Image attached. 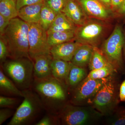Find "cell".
<instances>
[{"mask_svg":"<svg viewBox=\"0 0 125 125\" xmlns=\"http://www.w3.org/2000/svg\"><path fill=\"white\" fill-rule=\"evenodd\" d=\"M103 116L92 106L69 103L58 115L60 125H92L99 123Z\"/></svg>","mask_w":125,"mask_h":125,"instance_id":"obj_6","label":"cell"},{"mask_svg":"<svg viewBox=\"0 0 125 125\" xmlns=\"http://www.w3.org/2000/svg\"><path fill=\"white\" fill-rule=\"evenodd\" d=\"M120 74L116 72L105 78L91 105L104 116L111 115L121 102L119 97L121 83Z\"/></svg>","mask_w":125,"mask_h":125,"instance_id":"obj_3","label":"cell"},{"mask_svg":"<svg viewBox=\"0 0 125 125\" xmlns=\"http://www.w3.org/2000/svg\"><path fill=\"white\" fill-rule=\"evenodd\" d=\"M32 88L39 96L48 113L58 116L70 103V93L67 86L52 76L34 79Z\"/></svg>","mask_w":125,"mask_h":125,"instance_id":"obj_1","label":"cell"},{"mask_svg":"<svg viewBox=\"0 0 125 125\" xmlns=\"http://www.w3.org/2000/svg\"><path fill=\"white\" fill-rule=\"evenodd\" d=\"M44 1L26 6L18 10V17L28 23H38Z\"/></svg>","mask_w":125,"mask_h":125,"instance_id":"obj_15","label":"cell"},{"mask_svg":"<svg viewBox=\"0 0 125 125\" xmlns=\"http://www.w3.org/2000/svg\"><path fill=\"white\" fill-rule=\"evenodd\" d=\"M1 0H0V1H1ZM14 0L15 1H16V0Z\"/></svg>","mask_w":125,"mask_h":125,"instance_id":"obj_40","label":"cell"},{"mask_svg":"<svg viewBox=\"0 0 125 125\" xmlns=\"http://www.w3.org/2000/svg\"><path fill=\"white\" fill-rule=\"evenodd\" d=\"M107 117L108 125H125V107L118 106L112 114Z\"/></svg>","mask_w":125,"mask_h":125,"instance_id":"obj_26","label":"cell"},{"mask_svg":"<svg viewBox=\"0 0 125 125\" xmlns=\"http://www.w3.org/2000/svg\"><path fill=\"white\" fill-rule=\"evenodd\" d=\"M124 0H111V9L113 12H114L115 15L116 12L123 5Z\"/></svg>","mask_w":125,"mask_h":125,"instance_id":"obj_34","label":"cell"},{"mask_svg":"<svg viewBox=\"0 0 125 125\" xmlns=\"http://www.w3.org/2000/svg\"><path fill=\"white\" fill-rule=\"evenodd\" d=\"M22 91L23 100L7 125H34L46 112L39 96L32 88Z\"/></svg>","mask_w":125,"mask_h":125,"instance_id":"obj_4","label":"cell"},{"mask_svg":"<svg viewBox=\"0 0 125 125\" xmlns=\"http://www.w3.org/2000/svg\"><path fill=\"white\" fill-rule=\"evenodd\" d=\"M104 21L89 19L84 24L77 27L75 31L74 40L82 45L97 47L106 30Z\"/></svg>","mask_w":125,"mask_h":125,"instance_id":"obj_8","label":"cell"},{"mask_svg":"<svg viewBox=\"0 0 125 125\" xmlns=\"http://www.w3.org/2000/svg\"><path fill=\"white\" fill-rule=\"evenodd\" d=\"M123 31L124 36V45L123 49V56L125 64V28L124 29H123Z\"/></svg>","mask_w":125,"mask_h":125,"instance_id":"obj_38","label":"cell"},{"mask_svg":"<svg viewBox=\"0 0 125 125\" xmlns=\"http://www.w3.org/2000/svg\"><path fill=\"white\" fill-rule=\"evenodd\" d=\"M105 78L84 79L71 93L70 103L78 106H91Z\"/></svg>","mask_w":125,"mask_h":125,"instance_id":"obj_9","label":"cell"},{"mask_svg":"<svg viewBox=\"0 0 125 125\" xmlns=\"http://www.w3.org/2000/svg\"><path fill=\"white\" fill-rule=\"evenodd\" d=\"M44 1V0H16V9L18 10L22 7Z\"/></svg>","mask_w":125,"mask_h":125,"instance_id":"obj_32","label":"cell"},{"mask_svg":"<svg viewBox=\"0 0 125 125\" xmlns=\"http://www.w3.org/2000/svg\"><path fill=\"white\" fill-rule=\"evenodd\" d=\"M120 101L125 102V79L121 83L119 89Z\"/></svg>","mask_w":125,"mask_h":125,"instance_id":"obj_35","label":"cell"},{"mask_svg":"<svg viewBox=\"0 0 125 125\" xmlns=\"http://www.w3.org/2000/svg\"><path fill=\"white\" fill-rule=\"evenodd\" d=\"M9 57V48L7 43L4 39L0 37V61L1 64L7 60Z\"/></svg>","mask_w":125,"mask_h":125,"instance_id":"obj_30","label":"cell"},{"mask_svg":"<svg viewBox=\"0 0 125 125\" xmlns=\"http://www.w3.org/2000/svg\"><path fill=\"white\" fill-rule=\"evenodd\" d=\"M81 45L73 40L55 45L51 47V54L53 59L71 62Z\"/></svg>","mask_w":125,"mask_h":125,"instance_id":"obj_12","label":"cell"},{"mask_svg":"<svg viewBox=\"0 0 125 125\" xmlns=\"http://www.w3.org/2000/svg\"><path fill=\"white\" fill-rule=\"evenodd\" d=\"M94 47L87 45H82L78 47L70 62L79 67H88Z\"/></svg>","mask_w":125,"mask_h":125,"instance_id":"obj_19","label":"cell"},{"mask_svg":"<svg viewBox=\"0 0 125 125\" xmlns=\"http://www.w3.org/2000/svg\"><path fill=\"white\" fill-rule=\"evenodd\" d=\"M29 24L20 18L17 17L10 21L4 34L0 37L7 43L10 58H31L29 54Z\"/></svg>","mask_w":125,"mask_h":125,"instance_id":"obj_2","label":"cell"},{"mask_svg":"<svg viewBox=\"0 0 125 125\" xmlns=\"http://www.w3.org/2000/svg\"><path fill=\"white\" fill-rule=\"evenodd\" d=\"M110 64L101 49L97 47H94L88 66L90 71L101 69Z\"/></svg>","mask_w":125,"mask_h":125,"instance_id":"obj_22","label":"cell"},{"mask_svg":"<svg viewBox=\"0 0 125 125\" xmlns=\"http://www.w3.org/2000/svg\"><path fill=\"white\" fill-rule=\"evenodd\" d=\"M123 22L125 24V18L123 19Z\"/></svg>","mask_w":125,"mask_h":125,"instance_id":"obj_39","label":"cell"},{"mask_svg":"<svg viewBox=\"0 0 125 125\" xmlns=\"http://www.w3.org/2000/svg\"><path fill=\"white\" fill-rule=\"evenodd\" d=\"M0 14L10 20L18 17V10L14 0H2L0 1Z\"/></svg>","mask_w":125,"mask_h":125,"instance_id":"obj_24","label":"cell"},{"mask_svg":"<svg viewBox=\"0 0 125 125\" xmlns=\"http://www.w3.org/2000/svg\"><path fill=\"white\" fill-rule=\"evenodd\" d=\"M67 1V0H44L45 4L57 15L62 12Z\"/></svg>","mask_w":125,"mask_h":125,"instance_id":"obj_28","label":"cell"},{"mask_svg":"<svg viewBox=\"0 0 125 125\" xmlns=\"http://www.w3.org/2000/svg\"><path fill=\"white\" fill-rule=\"evenodd\" d=\"M56 15L55 13L44 2L38 23L43 29L47 31L51 26Z\"/></svg>","mask_w":125,"mask_h":125,"instance_id":"obj_23","label":"cell"},{"mask_svg":"<svg viewBox=\"0 0 125 125\" xmlns=\"http://www.w3.org/2000/svg\"><path fill=\"white\" fill-rule=\"evenodd\" d=\"M32 60L34 79H41L52 76L51 65L53 58L51 54L37 56Z\"/></svg>","mask_w":125,"mask_h":125,"instance_id":"obj_14","label":"cell"},{"mask_svg":"<svg viewBox=\"0 0 125 125\" xmlns=\"http://www.w3.org/2000/svg\"><path fill=\"white\" fill-rule=\"evenodd\" d=\"M116 72H117L113 66L110 64L101 69L90 71L85 79H104L107 78Z\"/></svg>","mask_w":125,"mask_h":125,"instance_id":"obj_25","label":"cell"},{"mask_svg":"<svg viewBox=\"0 0 125 125\" xmlns=\"http://www.w3.org/2000/svg\"><path fill=\"white\" fill-rule=\"evenodd\" d=\"M99 1L104 5L106 7L111 9V0H99Z\"/></svg>","mask_w":125,"mask_h":125,"instance_id":"obj_37","label":"cell"},{"mask_svg":"<svg viewBox=\"0 0 125 125\" xmlns=\"http://www.w3.org/2000/svg\"><path fill=\"white\" fill-rule=\"evenodd\" d=\"M35 125H60L58 116L46 112L42 118Z\"/></svg>","mask_w":125,"mask_h":125,"instance_id":"obj_29","label":"cell"},{"mask_svg":"<svg viewBox=\"0 0 125 125\" xmlns=\"http://www.w3.org/2000/svg\"><path fill=\"white\" fill-rule=\"evenodd\" d=\"M29 54L31 59L37 56L51 54L50 46L48 42L47 31L39 23H29Z\"/></svg>","mask_w":125,"mask_h":125,"instance_id":"obj_10","label":"cell"},{"mask_svg":"<svg viewBox=\"0 0 125 125\" xmlns=\"http://www.w3.org/2000/svg\"><path fill=\"white\" fill-rule=\"evenodd\" d=\"M33 67L32 60L27 57L7 60L0 67L4 73L22 91L32 88Z\"/></svg>","mask_w":125,"mask_h":125,"instance_id":"obj_5","label":"cell"},{"mask_svg":"<svg viewBox=\"0 0 125 125\" xmlns=\"http://www.w3.org/2000/svg\"><path fill=\"white\" fill-rule=\"evenodd\" d=\"M115 16L118 18H123V19L125 18V0L121 7L116 12Z\"/></svg>","mask_w":125,"mask_h":125,"instance_id":"obj_36","label":"cell"},{"mask_svg":"<svg viewBox=\"0 0 125 125\" xmlns=\"http://www.w3.org/2000/svg\"><path fill=\"white\" fill-rule=\"evenodd\" d=\"M75 25L63 12L57 14L51 26L47 31V34L57 32L75 31Z\"/></svg>","mask_w":125,"mask_h":125,"instance_id":"obj_20","label":"cell"},{"mask_svg":"<svg viewBox=\"0 0 125 125\" xmlns=\"http://www.w3.org/2000/svg\"><path fill=\"white\" fill-rule=\"evenodd\" d=\"M0 93L1 95L11 97H23V91L16 87L13 82L0 69Z\"/></svg>","mask_w":125,"mask_h":125,"instance_id":"obj_17","label":"cell"},{"mask_svg":"<svg viewBox=\"0 0 125 125\" xmlns=\"http://www.w3.org/2000/svg\"><path fill=\"white\" fill-rule=\"evenodd\" d=\"M124 36L123 28L117 24L104 42L101 49L108 61L117 72L125 74V64L123 56Z\"/></svg>","mask_w":125,"mask_h":125,"instance_id":"obj_7","label":"cell"},{"mask_svg":"<svg viewBox=\"0 0 125 125\" xmlns=\"http://www.w3.org/2000/svg\"><path fill=\"white\" fill-rule=\"evenodd\" d=\"M71 66L70 62L53 59L51 65L52 75L66 85Z\"/></svg>","mask_w":125,"mask_h":125,"instance_id":"obj_18","label":"cell"},{"mask_svg":"<svg viewBox=\"0 0 125 125\" xmlns=\"http://www.w3.org/2000/svg\"><path fill=\"white\" fill-rule=\"evenodd\" d=\"M62 12L77 27L84 24L89 19L76 0H67Z\"/></svg>","mask_w":125,"mask_h":125,"instance_id":"obj_13","label":"cell"},{"mask_svg":"<svg viewBox=\"0 0 125 125\" xmlns=\"http://www.w3.org/2000/svg\"><path fill=\"white\" fill-rule=\"evenodd\" d=\"M86 68L77 66L71 63V66L66 82L70 94L88 75Z\"/></svg>","mask_w":125,"mask_h":125,"instance_id":"obj_16","label":"cell"},{"mask_svg":"<svg viewBox=\"0 0 125 125\" xmlns=\"http://www.w3.org/2000/svg\"><path fill=\"white\" fill-rule=\"evenodd\" d=\"M14 110L11 108H2L0 109V125L4 123L7 119L13 116Z\"/></svg>","mask_w":125,"mask_h":125,"instance_id":"obj_31","label":"cell"},{"mask_svg":"<svg viewBox=\"0 0 125 125\" xmlns=\"http://www.w3.org/2000/svg\"><path fill=\"white\" fill-rule=\"evenodd\" d=\"M10 20L0 14V36H3L5 30L10 22Z\"/></svg>","mask_w":125,"mask_h":125,"instance_id":"obj_33","label":"cell"},{"mask_svg":"<svg viewBox=\"0 0 125 125\" xmlns=\"http://www.w3.org/2000/svg\"><path fill=\"white\" fill-rule=\"evenodd\" d=\"M75 31H57L48 34V42L51 47L74 40Z\"/></svg>","mask_w":125,"mask_h":125,"instance_id":"obj_21","label":"cell"},{"mask_svg":"<svg viewBox=\"0 0 125 125\" xmlns=\"http://www.w3.org/2000/svg\"><path fill=\"white\" fill-rule=\"evenodd\" d=\"M21 98L18 97H9L0 95V107L7 108L12 109H17L22 102Z\"/></svg>","mask_w":125,"mask_h":125,"instance_id":"obj_27","label":"cell"},{"mask_svg":"<svg viewBox=\"0 0 125 125\" xmlns=\"http://www.w3.org/2000/svg\"><path fill=\"white\" fill-rule=\"evenodd\" d=\"M89 19L105 21L113 18V12L99 0H76Z\"/></svg>","mask_w":125,"mask_h":125,"instance_id":"obj_11","label":"cell"}]
</instances>
